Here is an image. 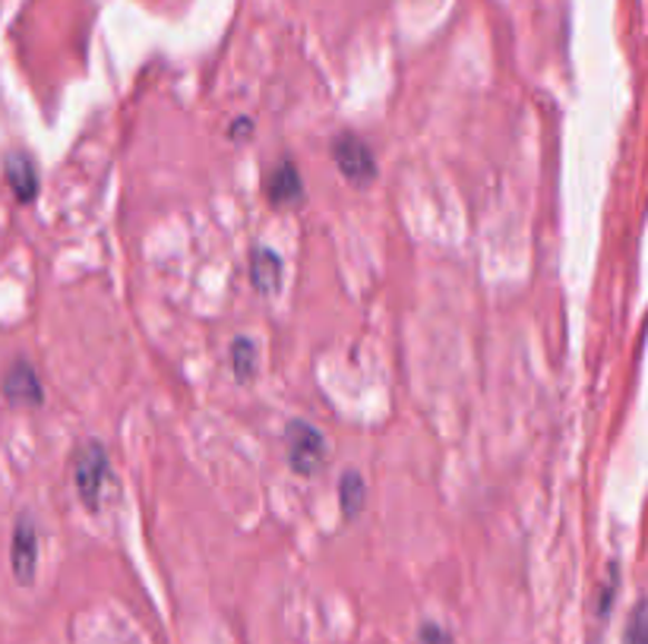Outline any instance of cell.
<instances>
[{
	"mask_svg": "<svg viewBox=\"0 0 648 644\" xmlns=\"http://www.w3.org/2000/svg\"><path fill=\"white\" fill-rule=\"evenodd\" d=\"M70 474H73V487H77L82 506L89 512H99L101 489L111 480V462H108L105 446L96 439L79 443L73 455H70Z\"/></svg>",
	"mask_w": 648,
	"mask_h": 644,
	"instance_id": "obj_1",
	"label": "cell"
},
{
	"mask_svg": "<svg viewBox=\"0 0 648 644\" xmlns=\"http://www.w3.org/2000/svg\"><path fill=\"white\" fill-rule=\"evenodd\" d=\"M333 161L338 175L352 187H371L376 180V156L367 139H361L352 130H342L333 137Z\"/></svg>",
	"mask_w": 648,
	"mask_h": 644,
	"instance_id": "obj_2",
	"label": "cell"
},
{
	"mask_svg": "<svg viewBox=\"0 0 648 644\" xmlns=\"http://www.w3.org/2000/svg\"><path fill=\"white\" fill-rule=\"evenodd\" d=\"M285 449H288V465L301 477H314L316 470L326 465V436L307 420H292L285 429Z\"/></svg>",
	"mask_w": 648,
	"mask_h": 644,
	"instance_id": "obj_3",
	"label": "cell"
},
{
	"mask_svg": "<svg viewBox=\"0 0 648 644\" xmlns=\"http://www.w3.org/2000/svg\"><path fill=\"white\" fill-rule=\"evenodd\" d=\"M10 568H13V578L20 585H32L36 582V568H39V527L32 525L29 515H22L20 522L13 525V537H10Z\"/></svg>",
	"mask_w": 648,
	"mask_h": 644,
	"instance_id": "obj_4",
	"label": "cell"
},
{
	"mask_svg": "<svg viewBox=\"0 0 648 644\" xmlns=\"http://www.w3.org/2000/svg\"><path fill=\"white\" fill-rule=\"evenodd\" d=\"M3 398L17 408H41L45 405V386H41L39 373L29 360H13L10 370L3 373Z\"/></svg>",
	"mask_w": 648,
	"mask_h": 644,
	"instance_id": "obj_5",
	"label": "cell"
},
{
	"mask_svg": "<svg viewBox=\"0 0 648 644\" xmlns=\"http://www.w3.org/2000/svg\"><path fill=\"white\" fill-rule=\"evenodd\" d=\"M266 202L273 209H292V206H301L304 199V177L297 171L295 158H278L273 168H269V177H266Z\"/></svg>",
	"mask_w": 648,
	"mask_h": 644,
	"instance_id": "obj_6",
	"label": "cell"
},
{
	"mask_svg": "<svg viewBox=\"0 0 648 644\" xmlns=\"http://www.w3.org/2000/svg\"><path fill=\"white\" fill-rule=\"evenodd\" d=\"M3 177H7V187L13 190V196L20 199L22 206L36 202L41 177L29 152H10V156L3 158Z\"/></svg>",
	"mask_w": 648,
	"mask_h": 644,
	"instance_id": "obj_7",
	"label": "cell"
},
{
	"mask_svg": "<svg viewBox=\"0 0 648 644\" xmlns=\"http://www.w3.org/2000/svg\"><path fill=\"white\" fill-rule=\"evenodd\" d=\"M282 273H285V266H282V256L275 250H269V247H254L251 250V285H254V291L266 294V297L278 291Z\"/></svg>",
	"mask_w": 648,
	"mask_h": 644,
	"instance_id": "obj_8",
	"label": "cell"
},
{
	"mask_svg": "<svg viewBox=\"0 0 648 644\" xmlns=\"http://www.w3.org/2000/svg\"><path fill=\"white\" fill-rule=\"evenodd\" d=\"M338 506H342V515L348 522H354L367 506V484L357 470H345L338 477Z\"/></svg>",
	"mask_w": 648,
	"mask_h": 644,
	"instance_id": "obj_9",
	"label": "cell"
},
{
	"mask_svg": "<svg viewBox=\"0 0 648 644\" xmlns=\"http://www.w3.org/2000/svg\"><path fill=\"white\" fill-rule=\"evenodd\" d=\"M256 367H259V351H256V345L251 338H235L232 341V370H235L237 383H244V379H254Z\"/></svg>",
	"mask_w": 648,
	"mask_h": 644,
	"instance_id": "obj_10",
	"label": "cell"
},
{
	"mask_svg": "<svg viewBox=\"0 0 648 644\" xmlns=\"http://www.w3.org/2000/svg\"><path fill=\"white\" fill-rule=\"evenodd\" d=\"M627 644H648L646 638V601H636L627 625Z\"/></svg>",
	"mask_w": 648,
	"mask_h": 644,
	"instance_id": "obj_11",
	"label": "cell"
},
{
	"mask_svg": "<svg viewBox=\"0 0 648 644\" xmlns=\"http://www.w3.org/2000/svg\"><path fill=\"white\" fill-rule=\"evenodd\" d=\"M418 644H452L450 632L436 623H424L418 628Z\"/></svg>",
	"mask_w": 648,
	"mask_h": 644,
	"instance_id": "obj_12",
	"label": "cell"
},
{
	"mask_svg": "<svg viewBox=\"0 0 648 644\" xmlns=\"http://www.w3.org/2000/svg\"><path fill=\"white\" fill-rule=\"evenodd\" d=\"M613 587H617V566L610 563L608 578H605V587H601V613H608L610 601H613Z\"/></svg>",
	"mask_w": 648,
	"mask_h": 644,
	"instance_id": "obj_13",
	"label": "cell"
},
{
	"mask_svg": "<svg viewBox=\"0 0 648 644\" xmlns=\"http://www.w3.org/2000/svg\"><path fill=\"white\" fill-rule=\"evenodd\" d=\"M228 137L240 139V137H254V120L251 118H237L228 130Z\"/></svg>",
	"mask_w": 648,
	"mask_h": 644,
	"instance_id": "obj_14",
	"label": "cell"
}]
</instances>
